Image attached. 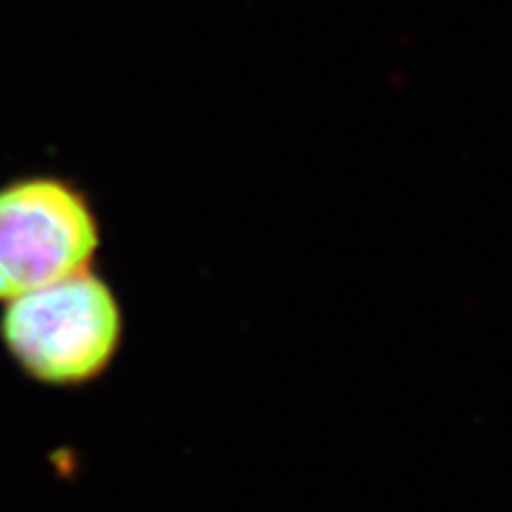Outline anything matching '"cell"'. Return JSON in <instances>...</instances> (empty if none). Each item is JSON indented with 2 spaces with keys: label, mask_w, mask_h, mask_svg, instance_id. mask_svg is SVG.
<instances>
[{
  "label": "cell",
  "mask_w": 512,
  "mask_h": 512,
  "mask_svg": "<svg viewBox=\"0 0 512 512\" xmlns=\"http://www.w3.org/2000/svg\"><path fill=\"white\" fill-rule=\"evenodd\" d=\"M102 230L91 200L62 176L0 185V304L93 268Z\"/></svg>",
  "instance_id": "obj_2"
},
{
  "label": "cell",
  "mask_w": 512,
  "mask_h": 512,
  "mask_svg": "<svg viewBox=\"0 0 512 512\" xmlns=\"http://www.w3.org/2000/svg\"><path fill=\"white\" fill-rule=\"evenodd\" d=\"M0 342L29 380L81 387L112 368L124 342V309L93 268L10 299Z\"/></svg>",
  "instance_id": "obj_1"
}]
</instances>
